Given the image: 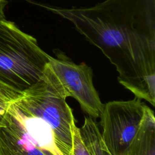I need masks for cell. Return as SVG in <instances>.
<instances>
[{"label": "cell", "mask_w": 155, "mask_h": 155, "mask_svg": "<svg viewBox=\"0 0 155 155\" xmlns=\"http://www.w3.org/2000/svg\"><path fill=\"white\" fill-rule=\"evenodd\" d=\"M39 5L68 20L113 64L118 81L155 104V0H105L90 7Z\"/></svg>", "instance_id": "cell-1"}, {"label": "cell", "mask_w": 155, "mask_h": 155, "mask_svg": "<svg viewBox=\"0 0 155 155\" xmlns=\"http://www.w3.org/2000/svg\"><path fill=\"white\" fill-rule=\"evenodd\" d=\"M125 155H155V117L147 106L139 130Z\"/></svg>", "instance_id": "cell-7"}, {"label": "cell", "mask_w": 155, "mask_h": 155, "mask_svg": "<svg viewBox=\"0 0 155 155\" xmlns=\"http://www.w3.org/2000/svg\"><path fill=\"white\" fill-rule=\"evenodd\" d=\"M73 155H91L81 139L79 128L76 125L74 128Z\"/></svg>", "instance_id": "cell-10"}, {"label": "cell", "mask_w": 155, "mask_h": 155, "mask_svg": "<svg viewBox=\"0 0 155 155\" xmlns=\"http://www.w3.org/2000/svg\"><path fill=\"white\" fill-rule=\"evenodd\" d=\"M0 155H55L32 137L8 110L0 125Z\"/></svg>", "instance_id": "cell-6"}, {"label": "cell", "mask_w": 155, "mask_h": 155, "mask_svg": "<svg viewBox=\"0 0 155 155\" xmlns=\"http://www.w3.org/2000/svg\"><path fill=\"white\" fill-rule=\"evenodd\" d=\"M50 56L34 37L0 19V82L23 93L42 77Z\"/></svg>", "instance_id": "cell-2"}, {"label": "cell", "mask_w": 155, "mask_h": 155, "mask_svg": "<svg viewBox=\"0 0 155 155\" xmlns=\"http://www.w3.org/2000/svg\"><path fill=\"white\" fill-rule=\"evenodd\" d=\"M147 105L136 97L104 105L101 115L103 140L112 155H125L143 119Z\"/></svg>", "instance_id": "cell-4"}, {"label": "cell", "mask_w": 155, "mask_h": 155, "mask_svg": "<svg viewBox=\"0 0 155 155\" xmlns=\"http://www.w3.org/2000/svg\"><path fill=\"white\" fill-rule=\"evenodd\" d=\"M50 56L48 65L63 87L67 97H73L90 116L99 117L102 104L93 82L91 68L85 63L76 64L58 51Z\"/></svg>", "instance_id": "cell-5"}, {"label": "cell", "mask_w": 155, "mask_h": 155, "mask_svg": "<svg viewBox=\"0 0 155 155\" xmlns=\"http://www.w3.org/2000/svg\"><path fill=\"white\" fill-rule=\"evenodd\" d=\"M4 5H0V19H5L4 13Z\"/></svg>", "instance_id": "cell-11"}, {"label": "cell", "mask_w": 155, "mask_h": 155, "mask_svg": "<svg viewBox=\"0 0 155 155\" xmlns=\"http://www.w3.org/2000/svg\"><path fill=\"white\" fill-rule=\"evenodd\" d=\"M5 0H0V5H5Z\"/></svg>", "instance_id": "cell-12"}, {"label": "cell", "mask_w": 155, "mask_h": 155, "mask_svg": "<svg viewBox=\"0 0 155 155\" xmlns=\"http://www.w3.org/2000/svg\"><path fill=\"white\" fill-rule=\"evenodd\" d=\"M22 94L0 82V125L2 123L9 105L21 97Z\"/></svg>", "instance_id": "cell-9"}, {"label": "cell", "mask_w": 155, "mask_h": 155, "mask_svg": "<svg viewBox=\"0 0 155 155\" xmlns=\"http://www.w3.org/2000/svg\"><path fill=\"white\" fill-rule=\"evenodd\" d=\"M79 131L81 139L91 155H112L103 140L97 124L91 117H85Z\"/></svg>", "instance_id": "cell-8"}, {"label": "cell", "mask_w": 155, "mask_h": 155, "mask_svg": "<svg viewBox=\"0 0 155 155\" xmlns=\"http://www.w3.org/2000/svg\"><path fill=\"white\" fill-rule=\"evenodd\" d=\"M65 90L48 64L41 79L24 91L18 102L51 128L56 145L62 155H73L74 128L72 110Z\"/></svg>", "instance_id": "cell-3"}]
</instances>
